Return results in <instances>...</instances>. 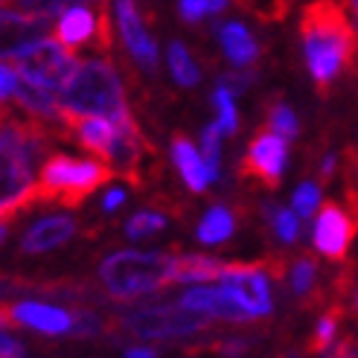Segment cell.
<instances>
[{
    "label": "cell",
    "mask_w": 358,
    "mask_h": 358,
    "mask_svg": "<svg viewBox=\"0 0 358 358\" xmlns=\"http://www.w3.org/2000/svg\"><path fill=\"white\" fill-rule=\"evenodd\" d=\"M56 134L59 131L32 120L29 114L9 108L0 111V222H9L35 204V189H38L35 166L47 160Z\"/></svg>",
    "instance_id": "obj_1"
},
{
    "label": "cell",
    "mask_w": 358,
    "mask_h": 358,
    "mask_svg": "<svg viewBox=\"0 0 358 358\" xmlns=\"http://www.w3.org/2000/svg\"><path fill=\"white\" fill-rule=\"evenodd\" d=\"M300 38L317 94L358 64V38L341 0H312L300 17Z\"/></svg>",
    "instance_id": "obj_2"
},
{
    "label": "cell",
    "mask_w": 358,
    "mask_h": 358,
    "mask_svg": "<svg viewBox=\"0 0 358 358\" xmlns=\"http://www.w3.org/2000/svg\"><path fill=\"white\" fill-rule=\"evenodd\" d=\"M178 257L169 250H117L99 262V285L117 303H134L175 282Z\"/></svg>",
    "instance_id": "obj_3"
},
{
    "label": "cell",
    "mask_w": 358,
    "mask_h": 358,
    "mask_svg": "<svg viewBox=\"0 0 358 358\" xmlns=\"http://www.w3.org/2000/svg\"><path fill=\"white\" fill-rule=\"evenodd\" d=\"M62 114L79 117H108L114 122L129 120L125 87L117 67L108 59H87L76 67V73L59 91Z\"/></svg>",
    "instance_id": "obj_4"
},
{
    "label": "cell",
    "mask_w": 358,
    "mask_h": 358,
    "mask_svg": "<svg viewBox=\"0 0 358 358\" xmlns=\"http://www.w3.org/2000/svg\"><path fill=\"white\" fill-rule=\"evenodd\" d=\"M111 329L140 338V341H181L210 329V317L184 309L181 303L155 300V303H137V306H125L114 320Z\"/></svg>",
    "instance_id": "obj_5"
},
{
    "label": "cell",
    "mask_w": 358,
    "mask_h": 358,
    "mask_svg": "<svg viewBox=\"0 0 358 358\" xmlns=\"http://www.w3.org/2000/svg\"><path fill=\"white\" fill-rule=\"evenodd\" d=\"M117 172L105 160H82L70 155H50L38 175V189H35V204H62L79 207L87 195L105 181H111Z\"/></svg>",
    "instance_id": "obj_6"
},
{
    "label": "cell",
    "mask_w": 358,
    "mask_h": 358,
    "mask_svg": "<svg viewBox=\"0 0 358 358\" xmlns=\"http://www.w3.org/2000/svg\"><path fill=\"white\" fill-rule=\"evenodd\" d=\"M82 62L76 59L73 50H67L64 44H59L56 38H47L41 41L38 47H32L29 52H24V56L15 59V70L17 76L44 87V91L56 94L70 82V76L76 73V67Z\"/></svg>",
    "instance_id": "obj_7"
},
{
    "label": "cell",
    "mask_w": 358,
    "mask_h": 358,
    "mask_svg": "<svg viewBox=\"0 0 358 358\" xmlns=\"http://www.w3.org/2000/svg\"><path fill=\"white\" fill-rule=\"evenodd\" d=\"M219 285L234 292L254 320L268 317L274 309L271 274H268L265 262H227L219 277Z\"/></svg>",
    "instance_id": "obj_8"
},
{
    "label": "cell",
    "mask_w": 358,
    "mask_h": 358,
    "mask_svg": "<svg viewBox=\"0 0 358 358\" xmlns=\"http://www.w3.org/2000/svg\"><path fill=\"white\" fill-rule=\"evenodd\" d=\"M285 143L289 140L274 134L268 125L262 131H257L239 164V178L254 181L265 189H277L282 181V169H285Z\"/></svg>",
    "instance_id": "obj_9"
},
{
    "label": "cell",
    "mask_w": 358,
    "mask_h": 358,
    "mask_svg": "<svg viewBox=\"0 0 358 358\" xmlns=\"http://www.w3.org/2000/svg\"><path fill=\"white\" fill-rule=\"evenodd\" d=\"M52 38L59 44H64L67 50H79L85 44H94L96 50L108 52L111 50V17L108 12L99 15L94 9H67L56 29H52Z\"/></svg>",
    "instance_id": "obj_10"
},
{
    "label": "cell",
    "mask_w": 358,
    "mask_h": 358,
    "mask_svg": "<svg viewBox=\"0 0 358 358\" xmlns=\"http://www.w3.org/2000/svg\"><path fill=\"white\" fill-rule=\"evenodd\" d=\"M355 234H358V219L352 216V213L344 210L341 204H335V201H327L324 207H320L317 219H315L312 242L327 259L341 262L347 257Z\"/></svg>",
    "instance_id": "obj_11"
},
{
    "label": "cell",
    "mask_w": 358,
    "mask_h": 358,
    "mask_svg": "<svg viewBox=\"0 0 358 358\" xmlns=\"http://www.w3.org/2000/svg\"><path fill=\"white\" fill-rule=\"evenodd\" d=\"M50 38V17L0 9V59H17Z\"/></svg>",
    "instance_id": "obj_12"
},
{
    "label": "cell",
    "mask_w": 358,
    "mask_h": 358,
    "mask_svg": "<svg viewBox=\"0 0 358 358\" xmlns=\"http://www.w3.org/2000/svg\"><path fill=\"white\" fill-rule=\"evenodd\" d=\"M178 303L189 312L207 315L210 320H224V324H248V320H254L239 303V297L230 289H224V285H216V289L213 285H192V289H187L178 297Z\"/></svg>",
    "instance_id": "obj_13"
},
{
    "label": "cell",
    "mask_w": 358,
    "mask_h": 358,
    "mask_svg": "<svg viewBox=\"0 0 358 358\" xmlns=\"http://www.w3.org/2000/svg\"><path fill=\"white\" fill-rule=\"evenodd\" d=\"M114 3H117V24L122 32L125 50L137 59V64L146 70V73H155L157 70V47H155V38L146 32L143 15L137 9V0H114Z\"/></svg>",
    "instance_id": "obj_14"
},
{
    "label": "cell",
    "mask_w": 358,
    "mask_h": 358,
    "mask_svg": "<svg viewBox=\"0 0 358 358\" xmlns=\"http://www.w3.org/2000/svg\"><path fill=\"white\" fill-rule=\"evenodd\" d=\"M9 312L17 327L35 329L50 338L73 332V312L64 306H52V303H41V300H21V303H12Z\"/></svg>",
    "instance_id": "obj_15"
},
{
    "label": "cell",
    "mask_w": 358,
    "mask_h": 358,
    "mask_svg": "<svg viewBox=\"0 0 358 358\" xmlns=\"http://www.w3.org/2000/svg\"><path fill=\"white\" fill-rule=\"evenodd\" d=\"M76 230H79V224H76L73 216H44L24 234L21 250L24 254H32V257L35 254H47V250H56L64 242L73 239Z\"/></svg>",
    "instance_id": "obj_16"
},
{
    "label": "cell",
    "mask_w": 358,
    "mask_h": 358,
    "mask_svg": "<svg viewBox=\"0 0 358 358\" xmlns=\"http://www.w3.org/2000/svg\"><path fill=\"white\" fill-rule=\"evenodd\" d=\"M172 160L178 172H181L184 184L192 189V192H204L213 181H216V175L210 172V166L204 164L201 152L192 146V140H187L184 134H175L172 137Z\"/></svg>",
    "instance_id": "obj_17"
},
{
    "label": "cell",
    "mask_w": 358,
    "mask_h": 358,
    "mask_svg": "<svg viewBox=\"0 0 358 358\" xmlns=\"http://www.w3.org/2000/svg\"><path fill=\"white\" fill-rule=\"evenodd\" d=\"M219 41L224 47V56L234 62L236 67H250L259 59V44L250 35V29L239 21H227L219 29Z\"/></svg>",
    "instance_id": "obj_18"
},
{
    "label": "cell",
    "mask_w": 358,
    "mask_h": 358,
    "mask_svg": "<svg viewBox=\"0 0 358 358\" xmlns=\"http://www.w3.org/2000/svg\"><path fill=\"white\" fill-rule=\"evenodd\" d=\"M234 234H236V216L224 204L210 207L204 213V219L199 222V227H195V236H199L201 245H222Z\"/></svg>",
    "instance_id": "obj_19"
},
{
    "label": "cell",
    "mask_w": 358,
    "mask_h": 358,
    "mask_svg": "<svg viewBox=\"0 0 358 358\" xmlns=\"http://www.w3.org/2000/svg\"><path fill=\"white\" fill-rule=\"evenodd\" d=\"M227 262H219L213 257H204V254H184L178 257L175 262V282H210V280H219L222 271H224Z\"/></svg>",
    "instance_id": "obj_20"
},
{
    "label": "cell",
    "mask_w": 358,
    "mask_h": 358,
    "mask_svg": "<svg viewBox=\"0 0 358 358\" xmlns=\"http://www.w3.org/2000/svg\"><path fill=\"white\" fill-rule=\"evenodd\" d=\"M289 289L297 300H315L317 297V262L312 257H297L289 262Z\"/></svg>",
    "instance_id": "obj_21"
},
{
    "label": "cell",
    "mask_w": 358,
    "mask_h": 358,
    "mask_svg": "<svg viewBox=\"0 0 358 358\" xmlns=\"http://www.w3.org/2000/svg\"><path fill=\"white\" fill-rule=\"evenodd\" d=\"M15 3L24 12L38 15V17H56V15L62 17L67 9H76L82 3L94 6V12H99V15L108 12V0H15Z\"/></svg>",
    "instance_id": "obj_22"
},
{
    "label": "cell",
    "mask_w": 358,
    "mask_h": 358,
    "mask_svg": "<svg viewBox=\"0 0 358 358\" xmlns=\"http://www.w3.org/2000/svg\"><path fill=\"white\" fill-rule=\"evenodd\" d=\"M265 222L274 227V234L282 245H292L300 236V216L294 210H285V207H274V204H265Z\"/></svg>",
    "instance_id": "obj_23"
},
{
    "label": "cell",
    "mask_w": 358,
    "mask_h": 358,
    "mask_svg": "<svg viewBox=\"0 0 358 358\" xmlns=\"http://www.w3.org/2000/svg\"><path fill=\"white\" fill-rule=\"evenodd\" d=\"M169 70H172V76L178 85H184V87H192V85H199L201 73H199V67H195L192 56L187 52V47L181 41H172L169 44Z\"/></svg>",
    "instance_id": "obj_24"
},
{
    "label": "cell",
    "mask_w": 358,
    "mask_h": 358,
    "mask_svg": "<svg viewBox=\"0 0 358 358\" xmlns=\"http://www.w3.org/2000/svg\"><path fill=\"white\" fill-rule=\"evenodd\" d=\"M265 125H268V129H271L274 134H280L282 140H294V137L300 134V125H297L294 111H292L285 102H280V99H274L271 105H268Z\"/></svg>",
    "instance_id": "obj_25"
},
{
    "label": "cell",
    "mask_w": 358,
    "mask_h": 358,
    "mask_svg": "<svg viewBox=\"0 0 358 358\" xmlns=\"http://www.w3.org/2000/svg\"><path fill=\"white\" fill-rule=\"evenodd\" d=\"M164 227H166V216H160V213H155V210H140L125 222V236L129 239H146V236H157Z\"/></svg>",
    "instance_id": "obj_26"
},
{
    "label": "cell",
    "mask_w": 358,
    "mask_h": 358,
    "mask_svg": "<svg viewBox=\"0 0 358 358\" xmlns=\"http://www.w3.org/2000/svg\"><path fill=\"white\" fill-rule=\"evenodd\" d=\"M338 327H341V306L329 309L324 317L317 320V327H315V338H312L309 350L324 355V352H327V350H329V347L338 341Z\"/></svg>",
    "instance_id": "obj_27"
},
{
    "label": "cell",
    "mask_w": 358,
    "mask_h": 358,
    "mask_svg": "<svg viewBox=\"0 0 358 358\" xmlns=\"http://www.w3.org/2000/svg\"><path fill=\"white\" fill-rule=\"evenodd\" d=\"M213 105H216V111H219V120L216 125L222 129V134L227 137H234L239 131V117H236V105H234V94L227 91V87L219 82L216 87V94H213Z\"/></svg>",
    "instance_id": "obj_28"
},
{
    "label": "cell",
    "mask_w": 358,
    "mask_h": 358,
    "mask_svg": "<svg viewBox=\"0 0 358 358\" xmlns=\"http://www.w3.org/2000/svg\"><path fill=\"white\" fill-rule=\"evenodd\" d=\"M236 3L259 21H280L292 9V0H236Z\"/></svg>",
    "instance_id": "obj_29"
},
{
    "label": "cell",
    "mask_w": 358,
    "mask_h": 358,
    "mask_svg": "<svg viewBox=\"0 0 358 358\" xmlns=\"http://www.w3.org/2000/svg\"><path fill=\"white\" fill-rule=\"evenodd\" d=\"M105 329L108 327H105V320H102L99 312L85 309V306L73 309V332L70 335H76V338H99Z\"/></svg>",
    "instance_id": "obj_30"
},
{
    "label": "cell",
    "mask_w": 358,
    "mask_h": 358,
    "mask_svg": "<svg viewBox=\"0 0 358 358\" xmlns=\"http://www.w3.org/2000/svg\"><path fill=\"white\" fill-rule=\"evenodd\" d=\"M292 204H294V213H297L300 219H309L312 213L317 210V204H320V187H317L315 181H303V184L294 189Z\"/></svg>",
    "instance_id": "obj_31"
},
{
    "label": "cell",
    "mask_w": 358,
    "mask_h": 358,
    "mask_svg": "<svg viewBox=\"0 0 358 358\" xmlns=\"http://www.w3.org/2000/svg\"><path fill=\"white\" fill-rule=\"evenodd\" d=\"M219 149H222V129L219 125H207L201 134V157L216 178H219Z\"/></svg>",
    "instance_id": "obj_32"
},
{
    "label": "cell",
    "mask_w": 358,
    "mask_h": 358,
    "mask_svg": "<svg viewBox=\"0 0 358 358\" xmlns=\"http://www.w3.org/2000/svg\"><path fill=\"white\" fill-rule=\"evenodd\" d=\"M178 12L187 24H199L204 15H210V0H178Z\"/></svg>",
    "instance_id": "obj_33"
},
{
    "label": "cell",
    "mask_w": 358,
    "mask_h": 358,
    "mask_svg": "<svg viewBox=\"0 0 358 358\" xmlns=\"http://www.w3.org/2000/svg\"><path fill=\"white\" fill-rule=\"evenodd\" d=\"M17 79H21V76H17V70L0 62V102H3L6 96H15V91H17Z\"/></svg>",
    "instance_id": "obj_34"
},
{
    "label": "cell",
    "mask_w": 358,
    "mask_h": 358,
    "mask_svg": "<svg viewBox=\"0 0 358 358\" xmlns=\"http://www.w3.org/2000/svg\"><path fill=\"white\" fill-rule=\"evenodd\" d=\"M0 358H24V344L12 332H0Z\"/></svg>",
    "instance_id": "obj_35"
},
{
    "label": "cell",
    "mask_w": 358,
    "mask_h": 358,
    "mask_svg": "<svg viewBox=\"0 0 358 358\" xmlns=\"http://www.w3.org/2000/svg\"><path fill=\"white\" fill-rule=\"evenodd\" d=\"M324 358H355V341L352 338H338V341L324 352Z\"/></svg>",
    "instance_id": "obj_36"
},
{
    "label": "cell",
    "mask_w": 358,
    "mask_h": 358,
    "mask_svg": "<svg viewBox=\"0 0 358 358\" xmlns=\"http://www.w3.org/2000/svg\"><path fill=\"white\" fill-rule=\"evenodd\" d=\"M216 350L224 352V355H242L248 350V341H239V338H224V341L216 344Z\"/></svg>",
    "instance_id": "obj_37"
},
{
    "label": "cell",
    "mask_w": 358,
    "mask_h": 358,
    "mask_svg": "<svg viewBox=\"0 0 358 358\" xmlns=\"http://www.w3.org/2000/svg\"><path fill=\"white\" fill-rule=\"evenodd\" d=\"M122 201H125V192L117 187V189H108L105 192V199H102V210L105 213H114L117 207H122Z\"/></svg>",
    "instance_id": "obj_38"
},
{
    "label": "cell",
    "mask_w": 358,
    "mask_h": 358,
    "mask_svg": "<svg viewBox=\"0 0 358 358\" xmlns=\"http://www.w3.org/2000/svg\"><path fill=\"white\" fill-rule=\"evenodd\" d=\"M17 324L12 320V312H9V306L6 303H0V332H12Z\"/></svg>",
    "instance_id": "obj_39"
},
{
    "label": "cell",
    "mask_w": 358,
    "mask_h": 358,
    "mask_svg": "<svg viewBox=\"0 0 358 358\" xmlns=\"http://www.w3.org/2000/svg\"><path fill=\"white\" fill-rule=\"evenodd\" d=\"M335 164H338V160H335V155H327V157H324V164H320V184H327L329 178H332V172H335Z\"/></svg>",
    "instance_id": "obj_40"
},
{
    "label": "cell",
    "mask_w": 358,
    "mask_h": 358,
    "mask_svg": "<svg viewBox=\"0 0 358 358\" xmlns=\"http://www.w3.org/2000/svg\"><path fill=\"white\" fill-rule=\"evenodd\" d=\"M125 358H157V352L143 344V347H129L125 350Z\"/></svg>",
    "instance_id": "obj_41"
},
{
    "label": "cell",
    "mask_w": 358,
    "mask_h": 358,
    "mask_svg": "<svg viewBox=\"0 0 358 358\" xmlns=\"http://www.w3.org/2000/svg\"><path fill=\"white\" fill-rule=\"evenodd\" d=\"M24 282H15L12 277H0V297H6V294H12L15 289H21Z\"/></svg>",
    "instance_id": "obj_42"
},
{
    "label": "cell",
    "mask_w": 358,
    "mask_h": 358,
    "mask_svg": "<svg viewBox=\"0 0 358 358\" xmlns=\"http://www.w3.org/2000/svg\"><path fill=\"white\" fill-rule=\"evenodd\" d=\"M6 236H9V227H6L3 222H0V245H3V242H6Z\"/></svg>",
    "instance_id": "obj_43"
},
{
    "label": "cell",
    "mask_w": 358,
    "mask_h": 358,
    "mask_svg": "<svg viewBox=\"0 0 358 358\" xmlns=\"http://www.w3.org/2000/svg\"><path fill=\"white\" fill-rule=\"evenodd\" d=\"M355 309H358V289H355Z\"/></svg>",
    "instance_id": "obj_44"
}]
</instances>
